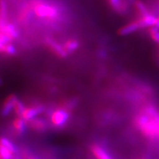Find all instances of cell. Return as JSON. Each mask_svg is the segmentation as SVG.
Masks as SVG:
<instances>
[{"label":"cell","instance_id":"cell-1","mask_svg":"<svg viewBox=\"0 0 159 159\" xmlns=\"http://www.w3.org/2000/svg\"><path fill=\"white\" fill-rule=\"evenodd\" d=\"M135 125L144 137L150 140H158L159 112L153 106H148L136 115Z\"/></svg>","mask_w":159,"mask_h":159},{"label":"cell","instance_id":"cell-2","mask_svg":"<svg viewBox=\"0 0 159 159\" xmlns=\"http://www.w3.org/2000/svg\"><path fill=\"white\" fill-rule=\"evenodd\" d=\"M30 7L37 17L54 21L60 16L57 7L44 0H35L32 2Z\"/></svg>","mask_w":159,"mask_h":159},{"label":"cell","instance_id":"cell-3","mask_svg":"<svg viewBox=\"0 0 159 159\" xmlns=\"http://www.w3.org/2000/svg\"><path fill=\"white\" fill-rule=\"evenodd\" d=\"M18 31L12 24L2 21L1 22V36H0V46L9 43L12 40L16 39Z\"/></svg>","mask_w":159,"mask_h":159},{"label":"cell","instance_id":"cell-4","mask_svg":"<svg viewBox=\"0 0 159 159\" xmlns=\"http://www.w3.org/2000/svg\"><path fill=\"white\" fill-rule=\"evenodd\" d=\"M69 113L65 108L55 109L51 113V124L55 128H61L67 122L69 119Z\"/></svg>","mask_w":159,"mask_h":159},{"label":"cell","instance_id":"cell-5","mask_svg":"<svg viewBox=\"0 0 159 159\" xmlns=\"http://www.w3.org/2000/svg\"><path fill=\"white\" fill-rule=\"evenodd\" d=\"M45 44L48 47L52 52L54 53L56 56L59 57H66L68 53L65 50L63 46L59 44L55 40L50 39V38H46L44 40Z\"/></svg>","mask_w":159,"mask_h":159},{"label":"cell","instance_id":"cell-6","mask_svg":"<svg viewBox=\"0 0 159 159\" xmlns=\"http://www.w3.org/2000/svg\"><path fill=\"white\" fill-rule=\"evenodd\" d=\"M43 111V107L41 105L34 107H29L25 108L22 114L21 115V118H22L26 122H29L31 119H34L38 115L42 113Z\"/></svg>","mask_w":159,"mask_h":159},{"label":"cell","instance_id":"cell-7","mask_svg":"<svg viewBox=\"0 0 159 159\" xmlns=\"http://www.w3.org/2000/svg\"><path fill=\"white\" fill-rule=\"evenodd\" d=\"M18 101L17 97L14 94L9 95L4 101L2 108V116H7L10 114L12 110H13L14 105Z\"/></svg>","mask_w":159,"mask_h":159},{"label":"cell","instance_id":"cell-8","mask_svg":"<svg viewBox=\"0 0 159 159\" xmlns=\"http://www.w3.org/2000/svg\"><path fill=\"white\" fill-rule=\"evenodd\" d=\"M139 24L140 25V28H145V27H155L156 24L157 17L152 13H148V14L140 16L138 19Z\"/></svg>","mask_w":159,"mask_h":159},{"label":"cell","instance_id":"cell-9","mask_svg":"<svg viewBox=\"0 0 159 159\" xmlns=\"http://www.w3.org/2000/svg\"><path fill=\"white\" fill-rule=\"evenodd\" d=\"M108 5L114 11L119 13H125L128 8V3L126 0H108Z\"/></svg>","mask_w":159,"mask_h":159},{"label":"cell","instance_id":"cell-10","mask_svg":"<svg viewBox=\"0 0 159 159\" xmlns=\"http://www.w3.org/2000/svg\"><path fill=\"white\" fill-rule=\"evenodd\" d=\"M27 122H28L29 127L32 130L38 131V132H43L47 128V122L43 119L35 117Z\"/></svg>","mask_w":159,"mask_h":159},{"label":"cell","instance_id":"cell-11","mask_svg":"<svg viewBox=\"0 0 159 159\" xmlns=\"http://www.w3.org/2000/svg\"><path fill=\"white\" fill-rule=\"evenodd\" d=\"M91 152L96 159H113L106 150L98 144H93L91 147Z\"/></svg>","mask_w":159,"mask_h":159},{"label":"cell","instance_id":"cell-12","mask_svg":"<svg viewBox=\"0 0 159 159\" xmlns=\"http://www.w3.org/2000/svg\"><path fill=\"white\" fill-rule=\"evenodd\" d=\"M141 29L140 25H139L138 20H134V21H131V22L128 23V25L123 26L119 30L118 33L120 35H129L130 33H133L134 32L136 31L137 30Z\"/></svg>","mask_w":159,"mask_h":159},{"label":"cell","instance_id":"cell-13","mask_svg":"<svg viewBox=\"0 0 159 159\" xmlns=\"http://www.w3.org/2000/svg\"><path fill=\"white\" fill-rule=\"evenodd\" d=\"M13 129L15 134L18 136H21L25 133L26 129V121L22 118L18 116L13 121Z\"/></svg>","mask_w":159,"mask_h":159},{"label":"cell","instance_id":"cell-14","mask_svg":"<svg viewBox=\"0 0 159 159\" xmlns=\"http://www.w3.org/2000/svg\"><path fill=\"white\" fill-rule=\"evenodd\" d=\"M79 43L77 40L75 39H69L63 44V47H64L65 50L68 53H72L78 48Z\"/></svg>","mask_w":159,"mask_h":159},{"label":"cell","instance_id":"cell-15","mask_svg":"<svg viewBox=\"0 0 159 159\" xmlns=\"http://www.w3.org/2000/svg\"><path fill=\"white\" fill-rule=\"evenodd\" d=\"M135 7H136V11H138L140 16H145L148 14V13H150L148 7H147L142 2L139 1V0H136V1L135 2Z\"/></svg>","mask_w":159,"mask_h":159},{"label":"cell","instance_id":"cell-16","mask_svg":"<svg viewBox=\"0 0 159 159\" xmlns=\"http://www.w3.org/2000/svg\"><path fill=\"white\" fill-rule=\"evenodd\" d=\"M0 49H1L2 52L6 55H8V56H12L16 54L15 47L9 43L0 46Z\"/></svg>","mask_w":159,"mask_h":159},{"label":"cell","instance_id":"cell-17","mask_svg":"<svg viewBox=\"0 0 159 159\" xmlns=\"http://www.w3.org/2000/svg\"><path fill=\"white\" fill-rule=\"evenodd\" d=\"M0 145L5 147V148H7V150L11 151L13 154L15 153L16 151V148L15 145L12 143L8 139L5 138V137H2L1 141H0Z\"/></svg>","mask_w":159,"mask_h":159},{"label":"cell","instance_id":"cell-18","mask_svg":"<svg viewBox=\"0 0 159 159\" xmlns=\"http://www.w3.org/2000/svg\"><path fill=\"white\" fill-rule=\"evenodd\" d=\"M0 159H13V153L5 147L0 145Z\"/></svg>","mask_w":159,"mask_h":159},{"label":"cell","instance_id":"cell-19","mask_svg":"<svg viewBox=\"0 0 159 159\" xmlns=\"http://www.w3.org/2000/svg\"><path fill=\"white\" fill-rule=\"evenodd\" d=\"M149 35H150L151 39L155 42L159 43V29L156 27H149L148 30Z\"/></svg>","mask_w":159,"mask_h":159},{"label":"cell","instance_id":"cell-20","mask_svg":"<svg viewBox=\"0 0 159 159\" xmlns=\"http://www.w3.org/2000/svg\"><path fill=\"white\" fill-rule=\"evenodd\" d=\"M31 11H32V8L31 7H26L21 12V13H20L19 15V20L21 21H22V22H25V21H27L30 19V14H31Z\"/></svg>","mask_w":159,"mask_h":159},{"label":"cell","instance_id":"cell-21","mask_svg":"<svg viewBox=\"0 0 159 159\" xmlns=\"http://www.w3.org/2000/svg\"><path fill=\"white\" fill-rule=\"evenodd\" d=\"M25 107L24 106L23 103L21 101L18 100L14 105V108H13V111H14L15 114L18 116H21V115L22 114L24 110H25Z\"/></svg>","mask_w":159,"mask_h":159},{"label":"cell","instance_id":"cell-22","mask_svg":"<svg viewBox=\"0 0 159 159\" xmlns=\"http://www.w3.org/2000/svg\"><path fill=\"white\" fill-rule=\"evenodd\" d=\"M155 27H158L159 29V17H157V21H156V25H155Z\"/></svg>","mask_w":159,"mask_h":159},{"label":"cell","instance_id":"cell-23","mask_svg":"<svg viewBox=\"0 0 159 159\" xmlns=\"http://www.w3.org/2000/svg\"><path fill=\"white\" fill-rule=\"evenodd\" d=\"M158 140H159V136H158Z\"/></svg>","mask_w":159,"mask_h":159}]
</instances>
